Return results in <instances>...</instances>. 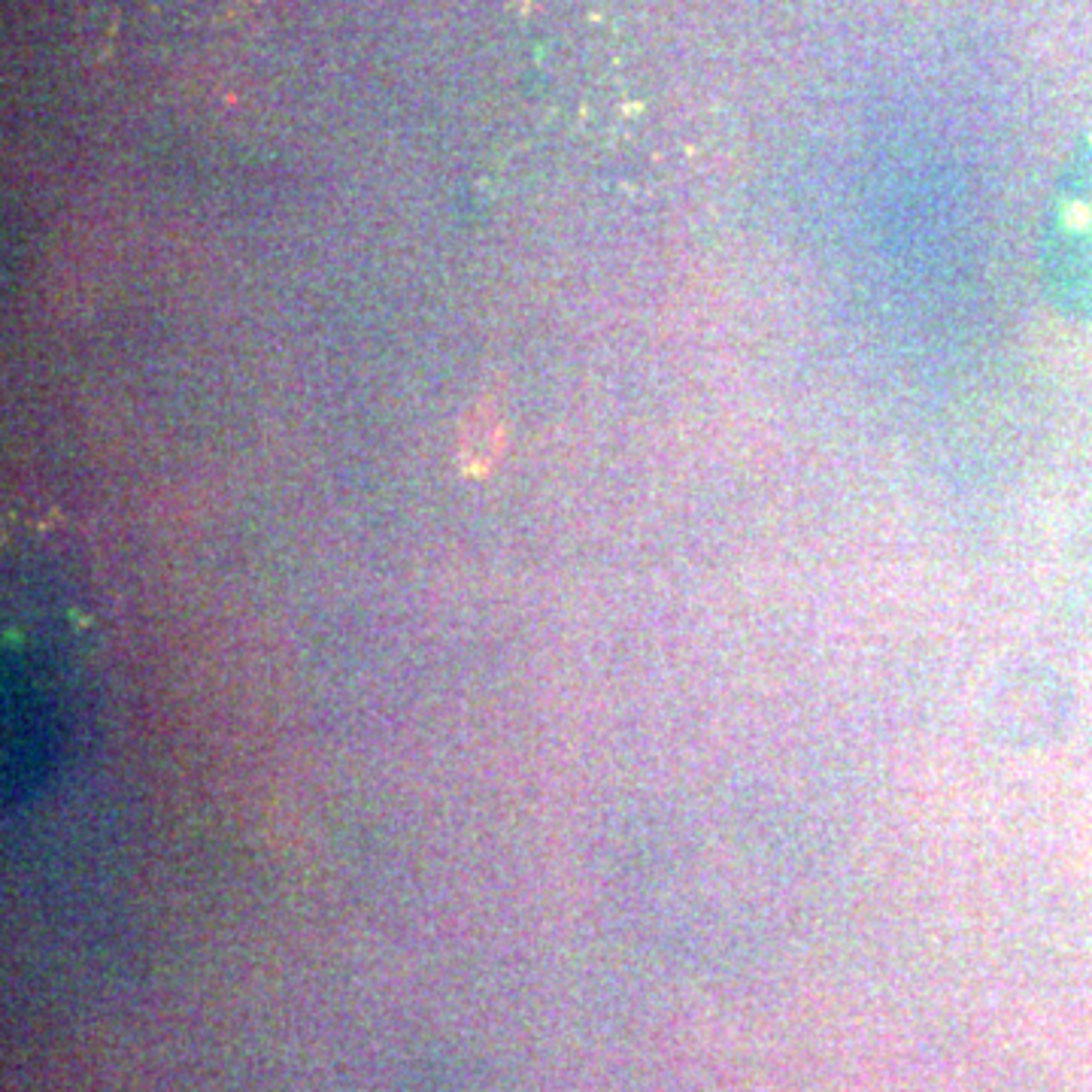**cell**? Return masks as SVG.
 I'll return each mask as SVG.
<instances>
[{
	"instance_id": "cell-1",
	"label": "cell",
	"mask_w": 1092,
	"mask_h": 1092,
	"mask_svg": "<svg viewBox=\"0 0 1092 1092\" xmlns=\"http://www.w3.org/2000/svg\"><path fill=\"white\" fill-rule=\"evenodd\" d=\"M1041 270L1062 310L1092 319V146L1062 170L1044 222Z\"/></svg>"
}]
</instances>
